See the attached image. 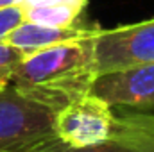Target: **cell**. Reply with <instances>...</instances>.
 Returning <instances> with one entry per match:
<instances>
[{"label": "cell", "mask_w": 154, "mask_h": 152, "mask_svg": "<svg viewBox=\"0 0 154 152\" xmlns=\"http://www.w3.org/2000/svg\"><path fill=\"white\" fill-rule=\"evenodd\" d=\"M93 38L59 43L27 54L16 66L11 84L20 93L56 111L63 109L68 102L90 93L97 75Z\"/></svg>", "instance_id": "1"}, {"label": "cell", "mask_w": 154, "mask_h": 152, "mask_svg": "<svg viewBox=\"0 0 154 152\" xmlns=\"http://www.w3.org/2000/svg\"><path fill=\"white\" fill-rule=\"evenodd\" d=\"M57 111L20 93L11 82L0 90V152H29L56 136Z\"/></svg>", "instance_id": "2"}, {"label": "cell", "mask_w": 154, "mask_h": 152, "mask_svg": "<svg viewBox=\"0 0 154 152\" xmlns=\"http://www.w3.org/2000/svg\"><path fill=\"white\" fill-rule=\"evenodd\" d=\"M95 72L108 74L129 66L154 65V20L99 29L93 38Z\"/></svg>", "instance_id": "3"}, {"label": "cell", "mask_w": 154, "mask_h": 152, "mask_svg": "<svg viewBox=\"0 0 154 152\" xmlns=\"http://www.w3.org/2000/svg\"><path fill=\"white\" fill-rule=\"evenodd\" d=\"M115 114L111 108L86 93L59 109L54 120L56 138L70 147L97 145L111 138Z\"/></svg>", "instance_id": "4"}, {"label": "cell", "mask_w": 154, "mask_h": 152, "mask_svg": "<svg viewBox=\"0 0 154 152\" xmlns=\"http://www.w3.org/2000/svg\"><path fill=\"white\" fill-rule=\"evenodd\" d=\"M90 93L109 108L125 106L136 109L154 108V65L129 66L95 75Z\"/></svg>", "instance_id": "5"}, {"label": "cell", "mask_w": 154, "mask_h": 152, "mask_svg": "<svg viewBox=\"0 0 154 152\" xmlns=\"http://www.w3.org/2000/svg\"><path fill=\"white\" fill-rule=\"evenodd\" d=\"M99 32V29H86V27H47V25H38L31 22H23L18 27H14L2 43H7L14 48L25 50L27 54L36 52L47 47H54L59 43H68V41H77V39L93 38Z\"/></svg>", "instance_id": "6"}, {"label": "cell", "mask_w": 154, "mask_h": 152, "mask_svg": "<svg viewBox=\"0 0 154 152\" xmlns=\"http://www.w3.org/2000/svg\"><path fill=\"white\" fill-rule=\"evenodd\" d=\"M111 136L138 152H154V114L129 113L115 116Z\"/></svg>", "instance_id": "7"}, {"label": "cell", "mask_w": 154, "mask_h": 152, "mask_svg": "<svg viewBox=\"0 0 154 152\" xmlns=\"http://www.w3.org/2000/svg\"><path fill=\"white\" fill-rule=\"evenodd\" d=\"M25 22L47 25V27H72L75 25L79 11L63 5H43V7H23Z\"/></svg>", "instance_id": "8"}, {"label": "cell", "mask_w": 154, "mask_h": 152, "mask_svg": "<svg viewBox=\"0 0 154 152\" xmlns=\"http://www.w3.org/2000/svg\"><path fill=\"white\" fill-rule=\"evenodd\" d=\"M29 152H138L136 149H133L131 145L116 140V138H109L102 143L97 145H88V147H70L66 143H63L61 140H57L56 136L50 140H45L43 143L36 145L34 149H31Z\"/></svg>", "instance_id": "9"}, {"label": "cell", "mask_w": 154, "mask_h": 152, "mask_svg": "<svg viewBox=\"0 0 154 152\" xmlns=\"http://www.w3.org/2000/svg\"><path fill=\"white\" fill-rule=\"evenodd\" d=\"M27 56L25 50L14 48L7 43H0V90L11 82V77L14 74L20 61Z\"/></svg>", "instance_id": "10"}, {"label": "cell", "mask_w": 154, "mask_h": 152, "mask_svg": "<svg viewBox=\"0 0 154 152\" xmlns=\"http://www.w3.org/2000/svg\"><path fill=\"white\" fill-rule=\"evenodd\" d=\"M25 22V13H23V5H16V7H5L0 9V43L4 38L20 23Z\"/></svg>", "instance_id": "11"}, {"label": "cell", "mask_w": 154, "mask_h": 152, "mask_svg": "<svg viewBox=\"0 0 154 152\" xmlns=\"http://www.w3.org/2000/svg\"><path fill=\"white\" fill-rule=\"evenodd\" d=\"M23 7H43V5H63L72 7L75 11H82L86 5V0H23Z\"/></svg>", "instance_id": "12"}, {"label": "cell", "mask_w": 154, "mask_h": 152, "mask_svg": "<svg viewBox=\"0 0 154 152\" xmlns=\"http://www.w3.org/2000/svg\"><path fill=\"white\" fill-rule=\"evenodd\" d=\"M23 0H0V9H5V7H16V5H22Z\"/></svg>", "instance_id": "13"}]
</instances>
